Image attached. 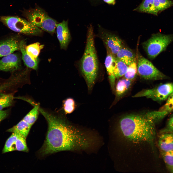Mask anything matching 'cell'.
<instances>
[{
    "label": "cell",
    "instance_id": "cell-5",
    "mask_svg": "<svg viewBox=\"0 0 173 173\" xmlns=\"http://www.w3.org/2000/svg\"><path fill=\"white\" fill-rule=\"evenodd\" d=\"M24 14L27 20L34 25L50 33L55 32L56 21L41 8L36 7L27 10Z\"/></svg>",
    "mask_w": 173,
    "mask_h": 173
},
{
    "label": "cell",
    "instance_id": "cell-6",
    "mask_svg": "<svg viewBox=\"0 0 173 173\" xmlns=\"http://www.w3.org/2000/svg\"><path fill=\"white\" fill-rule=\"evenodd\" d=\"M0 21L12 31L25 34L37 35L42 33L41 29L27 20L15 16H2Z\"/></svg>",
    "mask_w": 173,
    "mask_h": 173
},
{
    "label": "cell",
    "instance_id": "cell-24",
    "mask_svg": "<svg viewBox=\"0 0 173 173\" xmlns=\"http://www.w3.org/2000/svg\"><path fill=\"white\" fill-rule=\"evenodd\" d=\"M12 93L0 94V111L12 105L15 98Z\"/></svg>",
    "mask_w": 173,
    "mask_h": 173
},
{
    "label": "cell",
    "instance_id": "cell-17",
    "mask_svg": "<svg viewBox=\"0 0 173 173\" xmlns=\"http://www.w3.org/2000/svg\"><path fill=\"white\" fill-rule=\"evenodd\" d=\"M24 41H21L19 44V49L22 54V58L25 65L28 67L36 70L38 67V61L34 60L27 53Z\"/></svg>",
    "mask_w": 173,
    "mask_h": 173
},
{
    "label": "cell",
    "instance_id": "cell-16",
    "mask_svg": "<svg viewBox=\"0 0 173 173\" xmlns=\"http://www.w3.org/2000/svg\"><path fill=\"white\" fill-rule=\"evenodd\" d=\"M133 81L124 77L119 80L115 87L116 100L121 98L128 92Z\"/></svg>",
    "mask_w": 173,
    "mask_h": 173
},
{
    "label": "cell",
    "instance_id": "cell-11",
    "mask_svg": "<svg viewBox=\"0 0 173 173\" xmlns=\"http://www.w3.org/2000/svg\"><path fill=\"white\" fill-rule=\"evenodd\" d=\"M21 60L19 55L12 53L0 59V71L13 73L19 69Z\"/></svg>",
    "mask_w": 173,
    "mask_h": 173
},
{
    "label": "cell",
    "instance_id": "cell-2",
    "mask_svg": "<svg viewBox=\"0 0 173 173\" xmlns=\"http://www.w3.org/2000/svg\"><path fill=\"white\" fill-rule=\"evenodd\" d=\"M154 122L145 113L130 114L120 119V129L124 135L135 142H151L155 136Z\"/></svg>",
    "mask_w": 173,
    "mask_h": 173
},
{
    "label": "cell",
    "instance_id": "cell-3",
    "mask_svg": "<svg viewBox=\"0 0 173 173\" xmlns=\"http://www.w3.org/2000/svg\"><path fill=\"white\" fill-rule=\"evenodd\" d=\"M80 70L90 92L97 80L99 70V64L95 47L93 28L88 27L85 48L80 60Z\"/></svg>",
    "mask_w": 173,
    "mask_h": 173
},
{
    "label": "cell",
    "instance_id": "cell-8",
    "mask_svg": "<svg viewBox=\"0 0 173 173\" xmlns=\"http://www.w3.org/2000/svg\"><path fill=\"white\" fill-rule=\"evenodd\" d=\"M173 91V84L168 83L154 88L145 89L138 92L133 97H145L157 101L166 100Z\"/></svg>",
    "mask_w": 173,
    "mask_h": 173
},
{
    "label": "cell",
    "instance_id": "cell-29",
    "mask_svg": "<svg viewBox=\"0 0 173 173\" xmlns=\"http://www.w3.org/2000/svg\"><path fill=\"white\" fill-rule=\"evenodd\" d=\"M16 150L28 152V149L27 145L26 138L19 133L16 142Z\"/></svg>",
    "mask_w": 173,
    "mask_h": 173
},
{
    "label": "cell",
    "instance_id": "cell-25",
    "mask_svg": "<svg viewBox=\"0 0 173 173\" xmlns=\"http://www.w3.org/2000/svg\"><path fill=\"white\" fill-rule=\"evenodd\" d=\"M76 106L74 100L72 98H69L63 100L62 109L65 114H69L75 111Z\"/></svg>",
    "mask_w": 173,
    "mask_h": 173
},
{
    "label": "cell",
    "instance_id": "cell-13",
    "mask_svg": "<svg viewBox=\"0 0 173 173\" xmlns=\"http://www.w3.org/2000/svg\"><path fill=\"white\" fill-rule=\"evenodd\" d=\"M106 55L105 60V65L108 75L110 85L112 91H115L116 78L114 74L115 58L109 49L106 48Z\"/></svg>",
    "mask_w": 173,
    "mask_h": 173
},
{
    "label": "cell",
    "instance_id": "cell-30",
    "mask_svg": "<svg viewBox=\"0 0 173 173\" xmlns=\"http://www.w3.org/2000/svg\"><path fill=\"white\" fill-rule=\"evenodd\" d=\"M167 99L165 103L160 109L159 111L169 113L173 110V91Z\"/></svg>",
    "mask_w": 173,
    "mask_h": 173
},
{
    "label": "cell",
    "instance_id": "cell-10",
    "mask_svg": "<svg viewBox=\"0 0 173 173\" xmlns=\"http://www.w3.org/2000/svg\"><path fill=\"white\" fill-rule=\"evenodd\" d=\"M20 41L16 36L13 35L5 37L0 39V57L20 50Z\"/></svg>",
    "mask_w": 173,
    "mask_h": 173
},
{
    "label": "cell",
    "instance_id": "cell-32",
    "mask_svg": "<svg viewBox=\"0 0 173 173\" xmlns=\"http://www.w3.org/2000/svg\"><path fill=\"white\" fill-rule=\"evenodd\" d=\"M167 130L173 132V116L169 119L167 123Z\"/></svg>",
    "mask_w": 173,
    "mask_h": 173
},
{
    "label": "cell",
    "instance_id": "cell-33",
    "mask_svg": "<svg viewBox=\"0 0 173 173\" xmlns=\"http://www.w3.org/2000/svg\"><path fill=\"white\" fill-rule=\"evenodd\" d=\"M104 1L110 5H114L116 3V0H103Z\"/></svg>",
    "mask_w": 173,
    "mask_h": 173
},
{
    "label": "cell",
    "instance_id": "cell-22",
    "mask_svg": "<svg viewBox=\"0 0 173 173\" xmlns=\"http://www.w3.org/2000/svg\"><path fill=\"white\" fill-rule=\"evenodd\" d=\"M44 46L38 42H36L30 44L26 47V50L27 53L33 60L38 61V56L40 50Z\"/></svg>",
    "mask_w": 173,
    "mask_h": 173
},
{
    "label": "cell",
    "instance_id": "cell-15",
    "mask_svg": "<svg viewBox=\"0 0 173 173\" xmlns=\"http://www.w3.org/2000/svg\"><path fill=\"white\" fill-rule=\"evenodd\" d=\"M116 57L128 66L136 59V56L134 52L123 44L117 53Z\"/></svg>",
    "mask_w": 173,
    "mask_h": 173
},
{
    "label": "cell",
    "instance_id": "cell-28",
    "mask_svg": "<svg viewBox=\"0 0 173 173\" xmlns=\"http://www.w3.org/2000/svg\"><path fill=\"white\" fill-rule=\"evenodd\" d=\"M163 160L167 167L171 172L173 173V150L161 152Z\"/></svg>",
    "mask_w": 173,
    "mask_h": 173
},
{
    "label": "cell",
    "instance_id": "cell-7",
    "mask_svg": "<svg viewBox=\"0 0 173 173\" xmlns=\"http://www.w3.org/2000/svg\"><path fill=\"white\" fill-rule=\"evenodd\" d=\"M137 73L146 80H162L167 77L157 69L149 60L138 53L137 55Z\"/></svg>",
    "mask_w": 173,
    "mask_h": 173
},
{
    "label": "cell",
    "instance_id": "cell-20",
    "mask_svg": "<svg viewBox=\"0 0 173 173\" xmlns=\"http://www.w3.org/2000/svg\"><path fill=\"white\" fill-rule=\"evenodd\" d=\"M31 102L30 104L33 106V108L23 119L32 126L37 118L39 112L40 106L39 103H35L33 101Z\"/></svg>",
    "mask_w": 173,
    "mask_h": 173
},
{
    "label": "cell",
    "instance_id": "cell-27",
    "mask_svg": "<svg viewBox=\"0 0 173 173\" xmlns=\"http://www.w3.org/2000/svg\"><path fill=\"white\" fill-rule=\"evenodd\" d=\"M137 73V61L136 59L131 64L128 66L127 70L124 77L134 81Z\"/></svg>",
    "mask_w": 173,
    "mask_h": 173
},
{
    "label": "cell",
    "instance_id": "cell-19",
    "mask_svg": "<svg viewBox=\"0 0 173 173\" xmlns=\"http://www.w3.org/2000/svg\"><path fill=\"white\" fill-rule=\"evenodd\" d=\"M31 126V125L22 119L16 125L7 131L12 133H18L26 138Z\"/></svg>",
    "mask_w": 173,
    "mask_h": 173
},
{
    "label": "cell",
    "instance_id": "cell-14",
    "mask_svg": "<svg viewBox=\"0 0 173 173\" xmlns=\"http://www.w3.org/2000/svg\"><path fill=\"white\" fill-rule=\"evenodd\" d=\"M158 145L161 152L173 150V132L167 130L161 134L159 137Z\"/></svg>",
    "mask_w": 173,
    "mask_h": 173
},
{
    "label": "cell",
    "instance_id": "cell-1",
    "mask_svg": "<svg viewBox=\"0 0 173 173\" xmlns=\"http://www.w3.org/2000/svg\"><path fill=\"white\" fill-rule=\"evenodd\" d=\"M39 111L48 126L46 139L39 151L42 155L62 151L85 149L94 144V138L71 125L62 109L54 111L40 107Z\"/></svg>",
    "mask_w": 173,
    "mask_h": 173
},
{
    "label": "cell",
    "instance_id": "cell-12",
    "mask_svg": "<svg viewBox=\"0 0 173 173\" xmlns=\"http://www.w3.org/2000/svg\"><path fill=\"white\" fill-rule=\"evenodd\" d=\"M56 29L57 37L60 48L65 50L67 48L71 39L68 21L63 20L62 22L57 23Z\"/></svg>",
    "mask_w": 173,
    "mask_h": 173
},
{
    "label": "cell",
    "instance_id": "cell-21",
    "mask_svg": "<svg viewBox=\"0 0 173 173\" xmlns=\"http://www.w3.org/2000/svg\"><path fill=\"white\" fill-rule=\"evenodd\" d=\"M128 66L116 56L114 69V74L116 79H119L124 76Z\"/></svg>",
    "mask_w": 173,
    "mask_h": 173
},
{
    "label": "cell",
    "instance_id": "cell-23",
    "mask_svg": "<svg viewBox=\"0 0 173 173\" xmlns=\"http://www.w3.org/2000/svg\"><path fill=\"white\" fill-rule=\"evenodd\" d=\"M18 135L19 133H18L13 132L6 142L3 149V153L16 150V142Z\"/></svg>",
    "mask_w": 173,
    "mask_h": 173
},
{
    "label": "cell",
    "instance_id": "cell-4",
    "mask_svg": "<svg viewBox=\"0 0 173 173\" xmlns=\"http://www.w3.org/2000/svg\"><path fill=\"white\" fill-rule=\"evenodd\" d=\"M173 41V34H164L160 32L152 34L150 38L142 43V46L149 58H155L165 51Z\"/></svg>",
    "mask_w": 173,
    "mask_h": 173
},
{
    "label": "cell",
    "instance_id": "cell-9",
    "mask_svg": "<svg viewBox=\"0 0 173 173\" xmlns=\"http://www.w3.org/2000/svg\"><path fill=\"white\" fill-rule=\"evenodd\" d=\"M98 37L102 41L106 48L116 56L117 53L123 45L122 40L117 35L99 26Z\"/></svg>",
    "mask_w": 173,
    "mask_h": 173
},
{
    "label": "cell",
    "instance_id": "cell-18",
    "mask_svg": "<svg viewBox=\"0 0 173 173\" xmlns=\"http://www.w3.org/2000/svg\"><path fill=\"white\" fill-rule=\"evenodd\" d=\"M133 10L156 16L158 13L154 7V0H143L141 4Z\"/></svg>",
    "mask_w": 173,
    "mask_h": 173
},
{
    "label": "cell",
    "instance_id": "cell-31",
    "mask_svg": "<svg viewBox=\"0 0 173 173\" xmlns=\"http://www.w3.org/2000/svg\"><path fill=\"white\" fill-rule=\"evenodd\" d=\"M9 112V110L0 111V123L8 117Z\"/></svg>",
    "mask_w": 173,
    "mask_h": 173
},
{
    "label": "cell",
    "instance_id": "cell-26",
    "mask_svg": "<svg viewBox=\"0 0 173 173\" xmlns=\"http://www.w3.org/2000/svg\"><path fill=\"white\" fill-rule=\"evenodd\" d=\"M154 4L159 13L173 6V0H154Z\"/></svg>",
    "mask_w": 173,
    "mask_h": 173
}]
</instances>
